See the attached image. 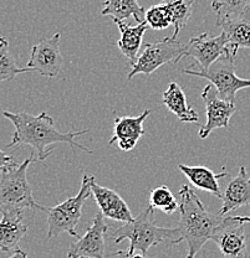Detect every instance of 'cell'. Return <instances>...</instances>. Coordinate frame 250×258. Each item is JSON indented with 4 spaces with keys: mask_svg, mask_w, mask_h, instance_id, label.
Masks as SVG:
<instances>
[{
    "mask_svg": "<svg viewBox=\"0 0 250 258\" xmlns=\"http://www.w3.org/2000/svg\"><path fill=\"white\" fill-rule=\"evenodd\" d=\"M162 102L172 113L177 115L179 122L183 123H198V114L192 107L188 104L181 86L176 82H171L168 88L165 91L162 97Z\"/></svg>",
    "mask_w": 250,
    "mask_h": 258,
    "instance_id": "20",
    "label": "cell"
},
{
    "mask_svg": "<svg viewBox=\"0 0 250 258\" xmlns=\"http://www.w3.org/2000/svg\"><path fill=\"white\" fill-rule=\"evenodd\" d=\"M82 258H86V257H82Z\"/></svg>",
    "mask_w": 250,
    "mask_h": 258,
    "instance_id": "30",
    "label": "cell"
},
{
    "mask_svg": "<svg viewBox=\"0 0 250 258\" xmlns=\"http://www.w3.org/2000/svg\"><path fill=\"white\" fill-rule=\"evenodd\" d=\"M8 258H28V254H26L23 249H20L18 247L17 249H14V251L12 252V254Z\"/></svg>",
    "mask_w": 250,
    "mask_h": 258,
    "instance_id": "28",
    "label": "cell"
},
{
    "mask_svg": "<svg viewBox=\"0 0 250 258\" xmlns=\"http://www.w3.org/2000/svg\"><path fill=\"white\" fill-rule=\"evenodd\" d=\"M202 98L206 104L207 122L201 127L198 136L201 139H206L214 129H227L229 127V120L235 113L236 107L235 103H230V102L223 99L212 83L204 87L203 92H202Z\"/></svg>",
    "mask_w": 250,
    "mask_h": 258,
    "instance_id": "9",
    "label": "cell"
},
{
    "mask_svg": "<svg viewBox=\"0 0 250 258\" xmlns=\"http://www.w3.org/2000/svg\"><path fill=\"white\" fill-rule=\"evenodd\" d=\"M3 114L14 124L15 128L12 142L5 145V149L15 145H30L37 152V159L40 161L46 160L50 157L53 150H47V147L55 143H67L72 148H79L88 154H92V150L75 141L77 137L88 133L90 129L61 133L54 125V119L46 112L40 113L39 115H31L25 112L12 113L5 111Z\"/></svg>",
    "mask_w": 250,
    "mask_h": 258,
    "instance_id": "1",
    "label": "cell"
},
{
    "mask_svg": "<svg viewBox=\"0 0 250 258\" xmlns=\"http://www.w3.org/2000/svg\"><path fill=\"white\" fill-rule=\"evenodd\" d=\"M230 51H233L232 47L229 46L227 37L223 32L218 36H212L208 32H203L198 36L192 37L185 44L182 58L193 57L199 64V69L206 70L216 62L218 58Z\"/></svg>",
    "mask_w": 250,
    "mask_h": 258,
    "instance_id": "8",
    "label": "cell"
},
{
    "mask_svg": "<svg viewBox=\"0 0 250 258\" xmlns=\"http://www.w3.org/2000/svg\"><path fill=\"white\" fill-rule=\"evenodd\" d=\"M144 21L152 30H165L169 28V25H172L171 15L162 2L152 5L149 9L146 10Z\"/></svg>",
    "mask_w": 250,
    "mask_h": 258,
    "instance_id": "25",
    "label": "cell"
},
{
    "mask_svg": "<svg viewBox=\"0 0 250 258\" xmlns=\"http://www.w3.org/2000/svg\"><path fill=\"white\" fill-rule=\"evenodd\" d=\"M115 243H121L125 240L130 241V253H143L153 246L169 242L171 244L181 243V233L178 228L160 227L155 221V208L148 206L141 212L133 221L127 222L117 228L112 235Z\"/></svg>",
    "mask_w": 250,
    "mask_h": 258,
    "instance_id": "4",
    "label": "cell"
},
{
    "mask_svg": "<svg viewBox=\"0 0 250 258\" xmlns=\"http://www.w3.org/2000/svg\"><path fill=\"white\" fill-rule=\"evenodd\" d=\"M2 157V179H0V210L2 212H23L26 209L45 208L35 203L33 189L28 181V168L35 160L34 154L23 163H17L4 152Z\"/></svg>",
    "mask_w": 250,
    "mask_h": 258,
    "instance_id": "3",
    "label": "cell"
},
{
    "mask_svg": "<svg viewBox=\"0 0 250 258\" xmlns=\"http://www.w3.org/2000/svg\"><path fill=\"white\" fill-rule=\"evenodd\" d=\"M236 220L240 222H243V224H245V222H249L250 224V216H235Z\"/></svg>",
    "mask_w": 250,
    "mask_h": 258,
    "instance_id": "29",
    "label": "cell"
},
{
    "mask_svg": "<svg viewBox=\"0 0 250 258\" xmlns=\"http://www.w3.org/2000/svg\"><path fill=\"white\" fill-rule=\"evenodd\" d=\"M185 48V44L172 36L163 37L155 42L144 45L141 55L137 57L136 63L132 64L127 79L132 80L136 75L143 74L146 76L152 75L156 70L163 64L182 60V53Z\"/></svg>",
    "mask_w": 250,
    "mask_h": 258,
    "instance_id": "7",
    "label": "cell"
},
{
    "mask_svg": "<svg viewBox=\"0 0 250 258\" xmlns=\"http://www.w3.org/2000/svg\"><path fill=\"white\" fill-rule=\"evenodd\" d=\"M246 205H250V179L245 168L241 166L238 175L233 177L227 185V189L223 195L222 209L218 214L225 216L230 211H235Z\"/></svg>",
    "mask_w": 250,
    "mask_h": 258,
    "instance_id": "16",
    "label": "cell"
},
{
    "mask_svg": "<svg viewBox=\"0 0 250 258\" xmlns=\"http://www.w3.org/2000/svg\"><path fill=\"white\" fill-rule=\"evenodd\" d=\"M120 30V40L117 41V47L122 52V55L126 56L128 61H130L131 66L136 63L137 57H138V51L141 48L142 40H143L144 32L148 29L147 23L138 24L136 26H131L126 24L125 21L116 20L115 21Z\"/></svg>",
    "mask_w": 250,
    "mask_h": 258,
    "instance_id": "17",
    "label": "cell"
},
{
    "mask_svg": "<svg viewBox=\"0 0 250 258\" xmlns=\"http://www.w3.org/2000/svg\"><path fill=\"white\" fill-rule=\"evenodd\" d=\"M95 176L83 175L81 189L76 196L66 199L64 203L59 204L55 208L46 209L47 212V238H53L63 232L70 233L71 236L79 237L76 232V226L82 216L83 204L92 196V182Z\"/></svg>",
    "mask_w": 250,
    "mask_h": 258,
    "instance_id": "5",
    "label": "cell"
},
{
    "mask_svg": "<svg viewBox=\"0 0 250 258\" xmlns=\"http://www.w3.org/2000/svg\"><path fill=\"white\" fill-rule=\"evenodd\" d=\"M212 240L224 258H250L244 224L235 216H225Z\"/></svg>",
    "mask_w": 250,
    "mask_h": 258,
    "instance_id": "10",
    "label": "cell"
},
{
    "mask_svg": "<svg viewBox=\"0 0 250 258\" xmlns=\"http://www.w3.org/2000/svg\"><path fill=\"white\" fill-rule=\"evenodd\" d=\"M178 169L195 187L203 190V191L213 194L218 199H223L224 194L220 190L219 179L228 176L227 171L216 174L207 166H189L184 165V164H179Z\"/></svg>",
    "mask_w": 250,
    "mask_h": 258,
    "instance_id": "19",
    "label": "cell"
},
{
    "mask_svg": "<svg viewBox=\"0 0 250 258\" xmlns=\"http://www.w3.org/2000/svg\"><path fill=\"white\" fill-rule=\"evenodd\" d=\"M92 196L100 209V212L106 219L125 222V224L133 221L134 217L130 208L115 190L96 184L95 180L92 182Z\"/></svg>",
    "mask_w": 250,
    "mask_h": 258,
    "instance_id": "14",
    "label": "cell"
},
{
    "mask_svg": "<svg viewBox=\"0 0 250 258\" xmlns=\"http://www.w3.org/2000/svg\"><path fill=\"white\" fill-rule=\"evenodd\" d=\"M101 14L111 16L114 21L133 18L137 23L141 24L144 23L146 9L139 5L138 0H105Z\"/></svg>",
    "mask_w": 250,
    "mask_h": 258,
    "instance_id": "21",
    "label": "cell"
},
{
    "mask_svg": "<svg viewBox=\"0 0 250 258\" xmlns=\"http://www.w3.org/2000/svg\"><path fill=\"white\" fill-rule=\"evenodd\" d=\"M168 9L174 31L172 37L177 39L182 29L187 25L193 12V0H161Z\"/></svg>",
    "mask_w": 250,
    "mask_h": 258,
    "instance_id": "22",
    "label": "cell"
},
{
    "mask_svg": "<svg viewBox=\"0 0 250 258\" xmlns=\"http://www.w3.org/2000/svg\"><path fill=\"white\" fill-rule=\"evenodd\" d=\"M106 217L98 212L93 217L92 225L87 228L85 235L74 242L67 251L69 258H104L105 257V235L109 225L105 222Z\"/></svg>",
    "mask_w": 250,
    "mask_h": 258,
    "instance_id": "12",
    "label": "cell"
},
{
    "mask_svg": "<svg viewBox=\"0 0 250 258\" xmlns=\"http://www.w3.org/2000/svg\"><path fill=\"white\" fill-rule=\"evenodd\" d=\"M217 26L222 29L233 51L250 48V7L236 16L217 18Z\"/></svg>",
    "mask_w": 250,
    "mask_h": 258,
    "instance_id": "15",
    "label": "cell"
},
{
    "mask_svg": "<svg viewBox=\"0 0 250 258\" xmlns=\"http://www.w3.org/2000/svg\"><path fill=\"white\" fill-rule=\"evenodd\" d=\"M149 203L152 208L160 209L167 215H172L174 211L179 210L178 201L176 200L173 192L166 185L156 187L151 191Z\"/></svg>",
    "mask_w": 250,
    "mask_h": 258,
    "instance_id": "24",
    "label": "cell"
},
{
    "mask_svg": "<svg viewBox=\"0 0 250 258\" xmlns=\"http://www.w3.org/2000/svg\"><path fill=\"white\" fill-rule=\"evenodd\" d=\"M149 114V109H144L137 117H117L115 119L114 136L110 139L109 145L117 143L118 149L123 152L132 150L144 134L143 123Z\"/></svg>",
    "mask_w": 250,
    "mask_h": 258,
    "instance_id": "13",
    "label": "cell"
},
{
    "mask_svg": "<svg viewBox=\"0 0 250 258\" xmlns=\"http://www.w3.org/2000/svg\"><path fill=\"white\" fill-rule=\"evenodd\" d=\"M115 256L118 258H155V257H146L143 253H130L128 251H117Z\"/></svg>",
    "mask_w": 250,
    "mask_h": 258,
    "instance_id": "27",
    "label": "cell"
},
{
    "mask_svg": "<svg viewBox=\"0 0 250 258\" xmlns=\"http://www.w3.org/2000/svg\"><path fill=\"white\" fill-rule=\"evenodd\" d=\"M235 56L236 52L230 51L218 58L208 69H184L183 74L208 80L217 88L218 93L223 99L230 103H235L236 92L250 88V80L240 79L235 75V64H234Z\"/></svg>",
    "mask_w": 250,
    "mask_h": 258,
    "instance_id": "6",
    "label": "cell"
},
{
    "mask_svg": "<svg viewBox=\"0 0 250 258\" xmlns=\"http://www.w3.org/2000/svg\"><path fill=\"white\" fill-rule=\"evenodd\" d=\"M30 71L31 70L28 66H18L15 57L9 50V42H8V40L5 37H2L0 39V80L12 81L18 75Z\"/></svg>",
    "mask_w": 250,
    "mask_h": 258,
    "instance_id": "23",
    "label": "cell"
},
{
    "mask_svg": "<svg viewBox=\"0 0 250 258\" xmlns=\"http://www.w3.org/2000/svg\"><path fill=\"white\" fill-rule=\"evenodd\" d=\"M250 7V0H213L212 9L217 13V18L236 16Z\"/></svg>",
    "mask_w": 250,
    "mask_h": 258,
    "instance_id": "26",
    "label": "cell"
},
{
    "mask_svg": "<svg viewBox=\"0 0 250 258\" xmlns=\"http://www.w3.org/2000/svg\"><path fill=\"white\" fill-rule=\"evenodd\" d=\"M179 198L181 219L177 228L181 233V242H187V258H195L202 247L213 238L225 216L209 212L188 185H183L179 190Z\"/></svg>",
    "mask_w": 250,
    "mask_h": 258,
    "instance_id": "2",
    "label": "cell"
},
{
    "mask_svg": "<svg viewBox=\"0 0 250 258\" xmlns=\"http://www.w3.org/2000/svg\"><path fill=\"white\" fill-rule=\"evenodd\" d=\"M61 34L56 32L49 39H42L31 50L30 60L26 66L31 71L37 72L45 77H56L64 63V57L60 52Z\"/></svg>",
    "mask_w": 250,
    "mask_h": 258,
    "instance_id": "11",
    "label": "cell"
},
{
    "mask_svg": "<svg viewBox=\"0 0 250 258\" xmlns=\"http://www.w3.org/2000/svg\"><path fill=\"white\" fill-rule=\"evenodd\" d=\"M0 224V248L4 252H13L18 243L28 232V226L23 221V212H2Z\"/></svg>",
    "mask_w": 250,
    "mask_h": 258,
    "instance_id": "18",
    "label": "cell"
}]
</instances>
